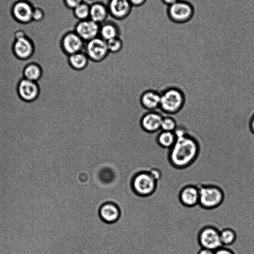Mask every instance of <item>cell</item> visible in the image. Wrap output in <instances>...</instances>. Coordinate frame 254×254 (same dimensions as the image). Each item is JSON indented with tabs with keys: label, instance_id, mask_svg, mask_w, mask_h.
<instances>
[{
	"label": "cell",
	"instance_id": "5b68a950",
	"mask_svg": "<svg viewBox=\"0 0 254 254\" xmlns=\"http://www.w3.org/2000/svg\"><path fill=\"white\" fill-rule=\"evenodd\" d=\"M85 42L73 30L63 33L60 40V47L63 54L68 57L83 51Z\"/></svg>",
	"mask_w": 254,
	"mask_h": 254
},
{
	"label": "cell",
	"instance_id": "3957f363",
	"mask_svg": "<svg viewBox=\"0 0 254 254\" xmlns=\"http://www.w3.org/2000/svg\"><path fill=\"white\" fill-rule=\"evenodd\" d=\"M199 188V205L205 209H213L223 203L225 194L222 189L214 185H204Z\"/></svg>",
	"mask_w": 254,
	"mask_h": 254
},
{
	"label": "cell",
	"instance_id": "ba28073f",
	"mask_svg": "<svg viewBox=\"0 0 254 254\" xmlns=\"http://www.w3.org/2000/svg\"><path fill=\"white\" fill-rule=\"evenodd\" d=\"M198 241L201 248L216 251L222 246L220 230L212 226L202 228L198 235Z\"/></svg>",
	"mask_w": 254,
	"mask_h": 254
},
{
	"label": "cell",
	"instance_id": "2e32d148",
	"mask_svg": "<svg viewBox=\"0 0 254 254\" xmlns=\"http://www.w3.org/2000/svg\"><path fill=\"white\" fill-rule=\"evenodd\" d=\"M13 51L19 59L26 60L30 58L34 52L32 42L26 37L17 38L13 45Z\"/></svg>",
	"mask_w": 254,
	"mask_h": 254
},
{
	"label": "cell",
	"instance_id": "484cf974",
	"mask_svg": "<svg viewBox=\"0 0 254 254\" xmlns=\"http://www.w3.org/2000/svg\"><path fill=\"white\" fill-rule=\"evenodd\" d=\"M106 42L110 53H118L121 51L124 47V42L121 37L113 38Z\"/></svg>",
	"mask_w": 254,
	"mask_h": 254
},
{
	"label": "cell",
	"instance_id": "e0dca14e",
	"mask_svg": "<svg viewBox=\"0 0 254 254\" xmlns=\"http://www.w3.org/2000/svg\"><path fill=\"white\" fill-rule=\"evenodd\" d=\"M99 215L101 219L108 223L117 221L121 215L119 207L114 203L106 202L100 208Z\"/></svg>",
	"mask_w": 254,
	"mask_h": 254
},
{
	"label": "cell",
	"instance_id": "ac0fdd59",
	"mask_svg": "<svg viewBox=\"0 0 254 254\" xmlns=\"http://www.w3.org/2000/svg\"><path fill=\"white\" fill-rule=\"evenodd\" d=\"M109 13L107 4L94 1L90 4L89 19L101 24L107 20Z\"/></svg>",
	"mask_w": 254,
	"mask_h": 254
},
{
	"label": "cell",
	"instance_id": "52a82bcc",
	"mask_svg": "<svg viewBox=\"0 0 254 254\" xmlns=\"http://www.w3.org/2000/svg\"><path fill=\"white\" fill-rule=\"evenodd\" d=\"M156 186L157 181L148 172H143L137 174L132 181L133 191L141 196H147L152 194Z\"/></svg>",
	"mask_w": 254,
	"mask_h": 254
},
{
	"label": "cell",
	"instance_id": "8fae6325",
	"mask_svg": "<svg viewBox=\"0 0 254 254\" xmlns=\"http://www.w3.org/2000/svg\"><path fill=\"white\" fill-rule=\"evenodd\" d=\"M163 117L160 113L156 111H148L140 118V127L145 132L149 133H155L161 130Z\"/></svg>",
	"mask_w": 254,
	"mask_h": 254
},
{
	"label": "cell",
	"instance_id": "7a4b0ae2",
	"mask_svg": "<svg viewBox=\"0 0 254 254\" xmlns=\"http://www.w3.org/2000/svg\"><path fill=\"white\" fill-rule=\"evenodd\" d=\"M159 109L168 115L173 116L184 108L186 98L184 92L178 87H170L161 92Z\"/></svg>",
	"mask_w": 254,
	"mask_h": 254
},
{
	"label": "cell",
	"instance_id": "f546056e",
	"mask_svg": "<svg viewBox=\"0 0 254 254\" xmlns=\"http://www.w3.org/2000/svg\"><path fill=\"white\" fill-rule=\"evenodd\" d=\"M128 1L133 7H138L144 5L148 0H128Z\"/></svg>",
	"mask_w": 254,
	"mask_h": 254
},
{
	"label": "cell",
	"instance_id": "d6986e66",
	"mask_svg": "<svg viewBox=\"0 0 254 254\" xmlns=\"http://www.w3.org/2000/svg\"><path fill=\"white\" fill-rule=\"evenodd\" d=\"M121 34L120 26L114 21L107 20L100 25L99 37L106 41L120 37Z\"/></svg>",
	"mask_w": 254,
	"mask_h": 254
},
{
	"label": "cell",
	"instance_id": "8992f818",
	"mask_svg": "<svg viewBox=\"0 0 254 254\" xmlns=\"http://www.w3.org/2000/svg\"><path fill=\"white\" fill-rule=\"evenodd\" d=\"M84 52L90 61L97 63L104 61L110 54L106 41L100 37L86 42Z\"/></svg>",
	"mask_w": 254,
	"mask_h": 254
},
{
	"label": "cell",
	"instance_id": "1f68e13d",
	"mask_svg": "<svg viewBox=\"0 0 254 254\" xmlns=\"http://www.w3.org/2000/svg\"><path fill=\"white\" fill-rule=\"evenodd\" d=\"M161 1L166 5L169 6L171 5L175 2H177L180 0H161Z\"/></svg>",
	"mask_w": 254,
	"mask_h": 254
},
{
	"label": "cell",
	"instance_id": "d6a6232c",
	"mask_svg": "<svg viewBox=\"0 0 254 254\" xmlns=\"http://www.w3.org/2000/svg\"><path fill=\"white\" fill-rule=\"evenodd\" d=\"M250 128L251 131L254 134V115L251 118L250 121Z\"/></svg>",
	"mask_w": 254,
	"mask_h": 254
},
{
	"label": "cell",
	"instance_id": "4dcf8cb0",
	"mask_svg": "<svg viewBox=\"0 0 254 254\" xmlns=\"http://www.w3.org/2000/svg\"><path fill=\"white\" fill-rule=\"evenodd\" d=\"M197 254H215V251L208 249L201 248Z\"/></svg>",
	"mask_w": 254,
	"mask_h": 254
},
{
	"label": "cell",
	"instance_id": "ffe728a7",
	"mask_svg": "<svg viewBox=\"0 0 254 254\" xmlns=\"http://www.w3.org/2000/svg\"><path fill=\"white\" fill-rule=\"evenodd\" d=\"M89 59L84 51L80 52L67 57V62L69 66L76 71L85 69L89 62Z\"/></svg>",
	"mask_w": 254,
	"mask_h": 254
},
{
	"label": "cell",
	"instance_id": "44dd1931",
	"mask_svg": "<svg viewBox=\"0 0 254 254\" xmlns=\"http://www.w3.org/2000/svg\"><path fill=\"white\" fill-rule=\"evenodd\" d=\"M176 136L174 132L160 130L156 137V143L160 147L169 149L174 144Z\"/></svg>",
	"mask_w": 254,
	"mask_h": 254
},
{
	"label": "cell",
	"instance_id": "5bb4252c",
	"mask_svg": "<svg viewBox=\"0 0 254 254\" xmlns=\"http://www.w3.org/2000/svg\"><path fill=\"white\" fill-rule=\"evenodd\" d=\"M160 99V92L153 89H147L141 93L139 101L143 109L152 111L159 108Z\"/></svg>",
	"mask_w": 254,
	"mask_h": 254
},
{
	"label": "cell",
	"instance_id": "9c48e42d",
	"mask_svg": "<svg viewBox=\"0 0 254 254\" xmlns=\"http://www.w3.org/2000/svg\"><path fill=\"white\" fill-rule=\"evenodd\" d=\"M100 25L90 19L78 21L73 30L86 43L99 37Z\"/></svg>",
	"mask_w": 254,
	"mask_h": 254
},
{
	"label": "cell",
	"instance_id": "cb8c5ba5",
	"mask_svg": "<svg viewBox=\"0 0 254 254\" xmlns=\"http://www.w3.org/2000/svg\"><path fill=\"white\" fill-rule=\"evenodd\" d=\"M90 6V4L84 1L72 10L74 17L78 21L89 19Z\"/></svg>",
	"mask_w": 254,
	"mask_h": 254
},
{
	"label": "cell",
	"instance_id": "6da1fadb",
	"mask_svg": "<svg viewBox=\"0 0 254 254\" xmlns=\"http://www.w3.org/2000/svg\"><path fill=\"white\" fill-rule=\"evenodd\" d=\"M176 140L168 150V159L171 165L177 169H185L197 159L200 150V144L195 137L184 127L178 126L174 131Z\"/></svg>",
	"mask_w": 254,
	"mask_h": 254
},
{
	"label": "cell",
	"instance_id": "7402d4cb",
	"mask_svg": "<svg viewBox=\"0 0 254 254\" xmlns=\"http://www.w3.org/2000/svg\"><path fill=\"white\" fill-rule=\"evenodd\" d=\"M42 74L40 66L35 63L28 64L24 68L23 75L25 79L37 82L41 78Z\"/></svg>",
	"mask_w": 254,
	"mask_h": 254
},
{
	"label": "cell",
	"instance_id": "d4e9b609",
	"mask_svg": "<svg viewBox=\"0 0 254 254\" xmlns=\"http://www.w3.org/2000/svg\"><path fill=\"white\" fill-rule=\"evenodd\" d=\"M177 127V120L172 116H163L161 125V130L174 132Z\"/></svg>",
	"mask_w": 254,
	"mask_h": 254
},
{
	"label": "cell",
	"instance_id": "9a60e30c",
	"mask_svg": "<svg viewBox=\"0 0 254 254\" xmlns=\"http://www.w3.org/2000/svg\"><path fill=\"white\" fill-rule=\"evenodd\" d=\"M33 6L28 2L19 1L17 2L12 8V14L18 21L28 23L33 20Z\"/></svg>",
	"mask_w": 254,
	"mask_h": 254
},
{
	"label": "cell",
	"instance_id": "4fadbf2b",
	"mask_svg": "<svg viewBox=\"0 0 254 254\" xmlns=\"http://www.w3.org/2000/svg\"><path fill=\"white\" fill-rule=\"evenodd\" d=\"M18 92L21 99L26 102H32L39 96V88L37 82L24 78L19 83Z\"/></svg>",
	"mask_w": 254,
	"mask_h": 254
},
{
	"label": "cell",
	"instance_id": "277c9868",
	"mask_svg": "<svg viewBox=\"0 0 254 254\" xmlns=\"http://www.w3.org/2000/svg\"><path fill=\"white\" fill-rule=\"evenodd\" d=\"M167 13L173 22L184 23L191 19L194 14V9L189 2L180 0L168 6Z\"/></svg>",
	"mask_w": 254,
	"mask_h": 254
},
{
	"label": "cell",
	"instance_id": "30bf717a",
	"mask_svg": "<svg viewBox=\"0 0 254 254\" xmlns=\"http://www.w3.org/2000/svg\"><path fill=\"white\" fill-rule=\"evenodd\" d=\"M107 5L109 15L117 20L126 19L133 8L128 0H109Z\"/></svg>",
	"mask_w": 254,
	"mask_h": 254
},
{
	"label": "cell",
	"instance_id": "83f0119b",
	"mask_svg": "<svg viewBox=\"0 0 254 254\" xmlns=\"http://www.w3.org/2000/svg\"><path fill=\"white\" fill-rule=\"evenodd\" d=\"M44 16L43 11L38 8L33 9L32 19L35 21H40L42 20Z\"/></svg>",
	"mask_w": 254,
	"mask_h": 254
},
{
	"label": "cell",
	"instance_id": "f1b7e54d",
	"mask_svg": "<svg viewBox=\"0 0 254 254\" xmlns=\"http://www.w3.org/2000/svg\"><path fill=\"white\" fill-rule=\"evenodd\" d=\"M215 254H236L230 248L222 246L215 251Z\"/></svg>",
	"mask_w": 254,
	"mask_h": 254
},
{
	"label": "cell",
	"instance_id": "7c38bea8",
	"mask_svg": "<svg viewBox=\"0 0 254 254\" xmlns=\"http://www.w3.org/2000/svg\"><path fill=\"white\" fill-rule=\"evenodd\" d=\"M179 200L186 207H193L199 205V188L195 185H189L183 187L179 193Z\"/></svg>",
	"mask_w": 254,
	"mask_h": 254
},
{
	"label": "cell",
	"instance_id": "603a6c76",
	"mask_svg": "<svg viewBox=\"0 0 254 254\" xmlns=\"http://www.w3.org/2000/svg\"><path fill=\"white\" fill-rule=\"evenodd\" d=\"M220 237L222 246L229 247L236 242L237 235L233 229L226 227L220 231Z\"/></svg>",
	"mask_w": 254,
	"mask_h": 254
},
{
	"label": "cell",
	"instance_id": "4316f807",
	"mask_svg": "<svg viewBox=\"0 0 254 254\" xmlns=\"http://www.w3.org/2000/svg\"><path fill=\"white\" fill-rule=\"evenodd\" d=\"M84 0H62L64 6L67 9L73 10Z\"/></svg>",
	"mask_w": 254,
	"mask_h": 254
}]
</instances>
